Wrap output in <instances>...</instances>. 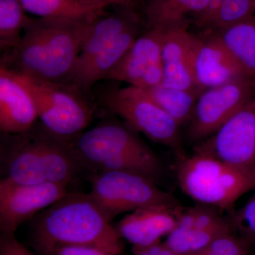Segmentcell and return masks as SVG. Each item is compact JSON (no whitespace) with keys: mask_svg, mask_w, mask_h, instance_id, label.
I'll return each instance as SVG.
<instances>
[{"mask_svg":"<svg viewBox=\"0 0 255 255\" xmlns=\"http://www.w3.org/2000/svg\"><path fill=\"white\" fill-rule=\"evenodd\" d=\"M20 0H0V48L10 51L18 46L31 18Z\"/></svg>","mask_w":255,"mask_h":255,"instance_id":"cell-23","label":"cell"},{"mask_svg":"<svg viewBox=\"0 0 255 255\" xmlns=\"http://www.w3.org/2000/svg\"><path fill=\"white\" fill-rule=\"evenodd\" d=\"M176 174L184 194L203 205L228 209L255 189V169L240 168L197 150L179 157Z\"/></svg>","mask_w":255,"mask_h":255,"instance_id":"cell-5","label":"cell"},{"mask_svg":"<svg viewBox=\"0 0 255 255\" xmlns=\"http://www.w3.org/2000/svg\"><path fill=\"white\" fill-rule=\"evenodd\" d=\"M90 4L100 5L107 7L109 6H117L122 9H134L140 0H82Z\"/></svg>","mask_w":255,"mask_h":255,"instance_id":"cell-31","label":"cell"},{"mask_svg":"<svg viewBox=\"0 0 255 255\" xmlns=\"http://www.w3.org/2000/svg\"><path fill=\"white\" fill-rule=\"evenodd\" d=\"M112 113L150 140L167 146L182 157L180 124L162 110L145 90L128 86L111 90L104 100Z\"/></svg>","mask_w":255,"mask_h":255,"instance_id":"cell-8","label":"cell"},{"mask_svg":"<svg viewBox=\"0 0 255 255\" xmlns=\"http://www.w3.org/2000/svg\"><path fill=\"white\" fill-rule=\"evenodd\" d=\"M132 252L135 255H175L161 242L149 246L133 247Z\"/></svg>","mask_w":255,"mask_h":255,"instance_id":"cell-30","label":"cell"},{"mask_svg":"<svg viewBox=\"0 0 255 255\" xmlns=\"http://www.w3.org/2000/svg\"><path fill=\"white\" fill-rule=\"evenodd\" d=\"M0 244L4 246L11 255H35L20 243L14 233H1L0 235Z\"/></svg>","mask_w":255,"mask_h":255,"instance_id":"cell-28","label":"cell"},{"mask_svg":"<svg viewBox=\"0 0 255 255\" xmlns=\"http://www.w3.org/2000/svg\"><path fill=\"white\" fill-rule=\"evenodd\" d=\"M194 150L235 167L255 169V99Z\"/></svg>","mask_w":255,"mask_h":255,"instance_id":"cell-10","label":"cell"},{"mask_svg":"<svg viewBox=\"0 0 255 255\" xmlns=\"http://www.w3.org/2000/svg\"><path fill=\"white\" fill-rule=\"evenodd\" d=\"M248 246L246 241L230 231L215 238L204 251L209 255H248Z\"/></svg>","mask_w":255,"mask_h":255,"instance_id":"cell-27","label":"cell"},{"mask_svg":"<svg viewBox=\"0 0 255 255\" xmlns=\"http://www.w3.org/2000/svg\"><path fill=\"white\" fill-rule=\"evenodd\" d=\"M18 73L33 96L38 121L48 131L74 140L91 123L94 110L82 97L81 89L69 82L50 81Z\"/></svg>","mask_w":255,"mask_h":255,"instance_id":"cell-6","label":"cell"},{"mask_svg":"<svg viewBox=\"0 0 255 255\" xmlns=\"http://www.w3.org/2000/svg\"><path fill=\"white\" fill-rule=\"evenodd\" d=\"M210 0H150L145 14L148 28L187 26V17L204 11Z\"/></svg>","mask_w":255,"mask_h":255,"instance_id":"cell-21","label":"cell"},{"mask_svg":"<svg viewBox=\"0 0 255 255\" xmlns=\"http://www.w3.org/2000/svg\"><path fill=\"white\" fill-rule=\"evenodd\" d=\"M230 231L219 232L175 228L164 243L175 255H193L205 251L215 238Z\"/></svg>","mask_w":255,"mask_h":255,"instance_id":"cell-25","label":"cell"},{"mask_svg":"<svg viewBox=\"0 0 255 255\" xmlns=\"http://www.w3.org/2000/svg\"><path fill=\"white\" fill-rule=\"evenodd\" d=\"M197 37L187 26L164 29L162 43L164 86L201 92L196 86L193 73V55Z\"/></svg>","mask_w":255,"mask_h":255,"instance_id":"cell-15","label":"cell"},{"mask_svg":"<svg viewBox=\"0 0 255 255\" xmlns=\"http://www.w3.org/2000/svg\"><path fill=\"white\" fill-rule=\"evenodd\" d=\"M0 255H11L9 251L2 245L0 244Z\"/></svg>","mask_w":255,"mask_h":255,"instance_id":"cell-32","label":"cell"},{"mask_svg":"<svg viewBox=\"0 0 255 255\" xmlns=\"http://www.w3.org/2000/svg\"><path fill=\"white\" fill-rule=\"evenodd\" d=\"M28 14L36 18L60 21H90L105 14L100 5L82 0H20Z\"/></svg>","mask_w":255,"mask_h":255,"instance_id":"cell-19","label":"cell"},{"mask_svg":"<svg viewBox=\"0 0 255 255\" xmlns=\"http://www.w3.org/2000/svg\"><path fill=\"white\" fill-rule=\"evenodd\" d=\"M255 99V80L241 78L208 89L198 97L189 127L194 141H204Z\"/></svg>","mask_w":255,"mask_h":255,"instance_id":"cell-9","label":"cell"},{"mask_svg":"<svg viewBox=\"0 0 255 255\" xmlns=\"http://www.w3.org/2000/svg\"><path fill=\"white\" fill-rule=\"evenodd\" d=\"M68 185L20 184L0 179V232L15 233L21 225L31 221L65 195Z\"/></svg>","mask_w":255,"mask_h":255,"instance_id":"cell-11","label":"cell"},{"mask_svg":"<svg viewBox=\"0 0 255 255\" xmlns=\"http://www.w3.org/2000/svg\"><path fill=\"white\" fill-rule=\"evenodd\" d=\"M232 224L248 245L255 244V189L251 199L233 215Z\"/></svg>","mask_w":255,"mask_h":255,"instance_id":"cell-26","label":"cell"},{"mask_svg":"<svg viewBox=\"0 0 255 255\" xmlns=\"http://www.w3.org/2000/svg\"><path fill=\"white\" fill-rule=\"evenodd\" d=\"M93 21L32 18L21 41L6 52L1 65L35 78L68 82Z\"/></svg>","mask_w":255,"mask_h":255,"instance_id":"cell-3","label":"cell"},{"mask_svg":"<svg viewBox=\"0 0 255 255\" xmlns=\"http://www.w3.org/2000/svg\"><path fill=\"white\" fill-rule=\"evenodd\" d=\"M181 207L156 205L132 211L121 220L117 228L122 238L133 247H146L159 243L177 226Z\"/></svg>","mask_w":255,"mask_h":255,"instance_id":"cell-16","label":"cell"},{"mask_svg":"<svg viewBox=\"0 0 255 255\" xmlns=\"http://www.w3.org/2000/svg\"><path fill=\"white\" fill-rule=\"evenodd\" d=\"M31 223V246L38 255H55L64 246H88L120 255L122 238L90 193L68 192Z\"/></svg>","mask_w":255,"mask_h":255,"instance_id":"cell-1","label":"cell"},{"mask_svg":"<svg viewBox=\"0 0 255 255\" xmlns=\"http://www.w3.org/2000/svg\"><path fill=\"white\" fill-rule=\"evenodd\" d=\"M129 126L105 122L73 140L88 172L124 171L142 174L157 183L164 173L160 159Z\"/></svg>","mask_w":255,"mask_h":255,"instance_id":"cell-4","label":"cell"},{"mask_svg":"<svg viewBox=\"0 0 255 255\" xmlns=\"http://www.w3.org/2000/svg\"><path fill=\"white\" fill-rule=\"evenodd\" d=\"M209 255L207 253H206L205 251L201 252V253H196L195 255Z\"/></svg>","mask_w":255,"mask_h":255,"instance_id":"cell-33","label":"cell"},{"mask_svg":"<svg viewBox=\"0 0 255 255\" xmlns=\"http://www.w3.org/2000/svg\"><path fill=\"white\" fill-rule=\"evenodd\" d=\"M85 171L73 140L51 133L40 122L21 133L1 134V179L20 184H70Z\"/></svg>","mask_w":255,"mask_h":255,"instance_id":"cell-2","label":"cell"},{"mask_svg":"<svg viewBox=\"0 0 255 255\" xmlns=\"http://www.w3.org/2000/svg\"><path fill=\"white\" fill-rule=\"evenodd\" d=\"M55 255H109L105 252L88 246H64L58 248Z\"/></svg>","mask_w":255,"mask_h":255,"instance_id":"cell-29","label":"cell"},{"mask_svg":"<svg viewBox=\"0 0 255 255\" xmlns=\"http://www.w3.org/2000/svg\"><path fill=\"white\" fill-rule=\"evenodd\" d=\"M138 28L137 23L122 32L88 61L77 67L69 83L83 90L107 78L138 37Z\"/></svg>","mask_w":255,"mask_h":255,"instance_id":"cell-17","label":"cell"},{"mask_svg":"<svg viewBox=\"0 0 255 255\" xmlns=\"http://www.w3.org/2000/svg\"><path fill=\"white\" fill-rule=\"evenodd\" d=\"M255 13V0H210L203 12L194 17L196 24L215 33Z\"/></svg>","mask_w":255,"mask_h":255,"instance_id":"cell-22","label":"cell"},{"mask_svg":"<svg viewBox=\"0 0 255 255\" xmlns=\"http://www.w3.org/2000/svg\"><path fill=\"white\" fill-rule=\"evenodd\" d=\"M211 33L206 38L197 37L194 47L193 73L196 86L201 92L246 78L219 37Z\"/></svg>","mask_w":255,"mask_h":255,"instance_id":"cell-14","label":"cell"},{"mask_svg":"<svg viewBox=\"0 0 255 255\" xmlns=\"http://www.w3.org/2000/svg\"><path fill=\"white\" fill-rule=\"evenodd\" d=\"M215 33L237 61L245 76L255 80V13Z\"/></svg>","mask_w":255,"mask_h":255,"instance_id":"cell-20","label":"cell"},{"mask_svg":"<svg viewBox=\"0 0 255 255\" xmlns=\"http://www.w3.org/2000/svg\"><path fill=\"white\" fill-rule=\"evenodd\" d=\"M90 194L110 221L126 212L147 206H178L170 193L150 178L135 172L103 171L90 174Z\"/></svg>","mask_w":255,"mask_h":255,"instance_id":"cell-7","label":"cell"},{"mask_svg":"<svg viewBox=\"0 0 255 255\" xmlns=\"http://www.w3.org/2000/svg\"><path fill=\"white\" fill-rule=\"evenodd\" d=\"M162 109L182 124L189 122L199 94L163 85L143 89Z\"/></svg>","mask_w":255,"mask_h":255,"instance_id":"cell-24","label":"cell"},{"mask_svg":"<svg viewBox=\"0 0 255 255\" xmlns=\"http://www.w3.org/2000/svg\"><path fill=\"white\" fill-rule=\"evenodd\" d=\"M38 120L36 104L29 88L16 70L0 66V131H26Z\"/></svg>","mask_w":255,"mask_h":255,"instance_id":"cell-13","label":"cell"},{"mask_svg":"<svg viewBox=\"0 0 255 255\" xmlns=\"http://www.w3.org/2000/svg\"><path fill=\"white\" fill-rule=\"evenodd\" d=\"M164 28H148L138 36L118 65L106 79L127 82L141 89L162 85V43Z\"/></svg>","mask_w":255,"mask_h":255,"instance_id":"cell-12","label":"cell"},{"mask_svg":"<svg viewBox=\"0 0 255 255\" xmlns=\"http://www.w3.org/2000/svg\"><path fill=\"white\" fill-rule=\"evenodd\" d=\"M137 23L138 19L133 9H124L121 12L105 14L96 18L90 24L82 43L76 68L88 61L122 32Z\"/></svg>","mask_w":255,"mask_h":255,"instance_id":"cell-18","label":"cell"}]
</instances>
